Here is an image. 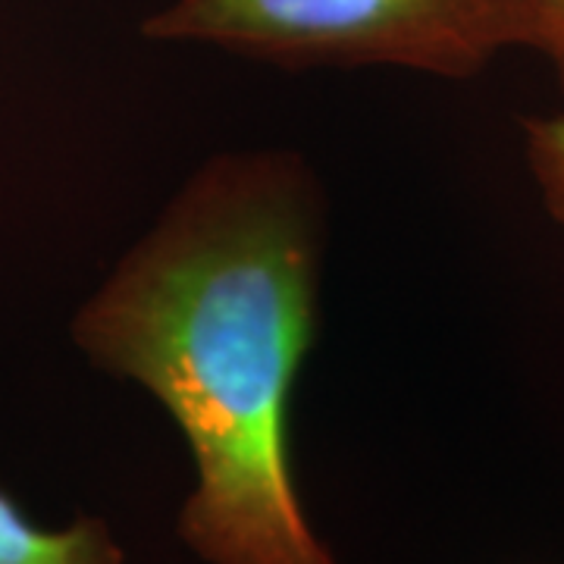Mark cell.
<instances>
[{
    "label": "cell",
    "mask_w": 564,
    "mask_h": 564,
    "mask_svg": "<svg viewBox=\"0 0 564 564\" xmlns=\"http://www.w3.org/2000/svg\"><path fill=\"white\" fill-rule=\"evenodd\" d=\"M323 198L289 151L204 161L82 302L69 336L141 386L195 462L180 536L207 564H336L307 521L292 399L317 343Z\"/></svg>",
    "instance_id": "6da1fadb"
},
{
    "label": "cell",
    "mask_w": 564,
    "mask_h": 564,
    "mask_svg": "<svg viewBox=\"0 0 564 564\" xmlns=\"http://www.w3.org/2000/svg\"><path fill=\"white\" fill-rule=\"evenodd\" d=\"M141 39L273 63L395 66L474 79L505 51H533L527 0H170Z\"/></svg>",
    "instance_id": "7a4b0ae2"
},
{
    "label": "cell",
    "mask_w": 564,
    "mask_h": 564,
    "mask_svg": "<svg viewBox=\"0 0 564 564\" xmlns=\"http://www.w3.org/2000/svg\"><path fill=\"white\" fill-rule=\"evenodd\" d=\"M122 549L101 518L66 527L35 524L0 489V564H122Z\"/></svg>",
    "instance_id": "3957f363"
},
{
    "label": "cell",
    "mask_w": 564,
    "mask_h": 564,
    "mask_svg": "<svg viewBox=\"0 0 564 564\" xmlns=\"http://www.w3.org/2000/svg\"><path fill=\"white\" fill-rule=\"evenodd\" d=\"M524 163L545 214L564 229V113L527 117Z\"/></svg>",
    "instance_id": "277c9868"
},
{
    "label": "cell",
    "mask_w": 564,
    "mask_h": 564,
    "mask_svg": "<svg viewBox=\"0 0 564 564\" xmlns=\"http://www.w3.org/2000/svg\"><path fill=\"white\" fill-rule=\"evenodd\" d=\"M533 17V51L543 57L564 91V0H527Z\"/></svg>",
    "instance_id": "5b68a950"
}]
</instances>
